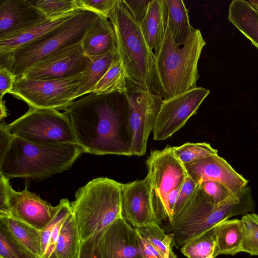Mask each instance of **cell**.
<instances>
[{"label": "cell", "mask_w": 258, "mask_h": 258, "mask_svg": "<svg viewBox=\"0 0 258 258\" xmlns=\"http://www.w3.org/2000/svg\"><path fill=\"white\" fill-rule=\"evenodd\" d=\"M0 258H39L28 250L0 224Z\"/></svg>", "instance_id": "cell-33"}, {"label": "cell", "mask_w": 258, "mask_h": 258, "mask_svg": "<svg viewBox=\"0 0 258 258\" xmlns=\"http://www.w3.org/2000/svg\"><path fill=\"white\" fill-rule=\"evenodd\" d=\"M0 109H1V114H0V118L1 120H2L3 118L7 116V112L6 107L5 105V102L2 100V99H0Z\"/></svg>", "instance_id": "cell-45"}, {"label": "cell", "mask_w": 258, "mask_h": 258, "mask_svg": "<svg viewBox=\"0 0 258 258\" xmlns=\"http://www.w3.org/2000/svg\"><path fill=\"white\" fill-rule=\"evenodd\" d=\"M206 45L201 31L194 28L182 46L174 41L168 24L154 58L156 92L163 100L197 87L198 63Z\"/></svg>", "instance_id": "cell-2"}, {"label": "cell", "mask_w": 258, "mask_h": 258, "mask_svg": "<svg viewBox=\"0 0 258 258\" xmlns=\"http://www.w3.org/2000/svg\"><path fill=\"white\" fill-rule=\"evenodd\" d=\"M176 157L183 164L192 162L218 154V150L206 142L185 143L173 147Z\"/></svg>", "instance_id": "cell-31"}, {"label": "cell", "mask_w": 258, "mask_h": 258, "mask_svg": "<svg viewBox=\"0 0 258 258\" xmlns=\"http://www.w3.org/2000/svg\"><path fill=\"white\" fill-rule=\"evenodd\" d=\"M104 231L81 241L78 258H101L98 248V241Z\"/></svg>", "instance_id": "cell-38"}, {"label": "cell", "mask_w": 258, "mask_h": 258, "mask_svg": "<svg viewBox=\"0 0 258 258\" xmlns=\"http://www.w3.org/2000/svg\"><path fill=\"white\" fill-rule=\"evenodd\" d=\"M198 185L187 175L182 185L174 209L173 219L184 209L193 197Z\"/></svg>", "instance_id": "cell-37"}, {"label": "cell", "mask_w": 258, "mask_h": 258, "mask_svg": "<svg viewBox=\"0 0 258 258\" xmlns=\"http://www.w3.org/2000/svg\"><path fill=\"white\" fill-rule=\"evenodd\" d=\"M209 93L210 90L197 87L162 100L153 130L154 140H164L181 128Z\"/></svg>", "instance_id": "cell-11"}, {"label": "cell", "mask_w": 258, "mask_h": 258, "mask_svg": "<svg viewBox=\"0 0 258 258\" xmlns=\"http://www.w3.org/2000/svg\"><path fill=\"white\" fill-rule=\"evenodd\" d=\"M83 153L76 143L44 145L14 136L0 159V174L9 180L14 177L41 180L69 170Z\"/></svg>", "instance_id": "cell-3"}, {"label": "cell", "mask_w": 258, "mask_h": 258, "mask_svg": "<svg viewBox=\"0 0 258 258\" xmlns=\"http://www.w3.org/2000/svg\"><path fill=\"white\" fill-rule=\"evenodd\" d=\"M184 166L187 175L198 186L205 181H214L223 184L235 194L246 186L248 182L218 154L185 164Z\"/></svg>", "instance_id": "cell-16"}, {"label": "cell", "mask_w": 258, "mask_h": 258, "mask_svg": "<svg viewBox=\"0 0 258 258\" xmlns=\"http://www.w3.org/2000/svg\"><path fill=\"white\" fill-rule=\"evenodd\" d=\"M98 248L101 258H143L139 235L123 216L103 231Z\"/></svg>", "instance_id": "cell-15"}, {"label": "cell", "mask_w": 258, "mask_h": 258, "mask_svg": "<svg viewBox=\"0 0 258 258\" xmlns=\"http://www.w3.org/2000/svg\"><path fill=\"white\" fill-rule=\"evenodd\" d=\"M118 0H76L79 9L92 11L109 18Z\"/></svg>", "instance_id": "cell-36"}, {"label": "cell", "mask_w": 258, "mask_h": 258, "mask_svg": "<svg viewBox=\"0 0 258 258\" xmlns=\"http://www.w3.org/2000/svg\"><path fill=\"white\" fill-rule=\"evenodd\" d=\"M58 204L59 209L54 217L41 230V258H57L55 249L60 232L64 220L72 212L71 203L67 199H61Z\"/></svg>", "instance_id": "cell-25"}, {"label": "cell", "mask_w": 258, "mask_h": 258, "mask_svg": "<svg viewBox=\"0 0 258 258\" xmlns=\"http://www.w3.org/2000/svg\"><path fill=\"white\" fill-rule=\"evenodd\" d=\"M211 203L218 206L233 198L235 195L223 184L208 180L199 185Z\"/></svg>", "instance_id": "cell-35"}, {"label": "cell", "mask_w": 258, "mask_h": 258, "mask_svg": "<svg viewBox=\"0 0 258 258\" xmlns=\"http://www.w3.org/2000/svg\"><path fill=\"white\" fill-rule=\"evenodd\" d=\"M79 9L64 16L45 21L15 35L0 40V51H14L57 27L74 15Z\"/></svg>", "instance_id": "cell-23"}, {"label": "cell", "mask_w": 258, "mask_h": 258, "mask_svg": "<svg viewBox=\"0 0 258 258\" xmlns=\"http://www.w3.org/2000/svg\"><path fill=\"white\" fill-rule=\"evenodd\" d=\"M16 80L11 71L6 69H0V99L6 93H9Z\"/></svg>", "instance_id": "cell-40"}, {"label": "cell", "mask_w": 258, "mask_h": 258, "mask_svg": "<svg viewBox=\"0 0 258 258\" xmlns=\"http://www.w3.org/2000/svg\"><path fill=\"white\" fill-rule=\"evenodd\" d=\"M242 252L258 256V215L247 213L242 217Z\"/></svg>", "instance_id": "cell-32"}, {"label": "cell", "mask_w": 258, "mask_h": 258, "mask_svg": "<svg viewBox=\"0 0 258 258\" xmlns=\"http://www.w3.org/2000/svg\"><path fill=\"white\" fill-rule=\"evenodd\" d=\"M138 234L143 258H164V255L147 239L138 233Z\"/></svg>", "instance_id": "cell-41"}, {"label": "cell", "mask_w": 258, "mask_h": 258, "mask_svg": "<svg viewBox=\"0 0 258 258\" xmlns=\"http://www.w3.org/2000/svg\"><path fill=\"white\" fill-rule=\"evenodd\" d=\"M99 16L92 11L79 9L60 25L15 50L12 72L16 79L42 59L81 43Z\"/></svg>", "instance_id": "cell-6"}, {"label": "cell", "mask_w": 258, "mask_h": 258, "mask_svg": "<svg viewBox=\"0 0 258 258\" xmlns=\"http://www.w3.org/2000/svg\"><path fill=\"white\" fill-rule=\"evenodd\" d=\"M0 224L28 250L42 257L40 230L9 216H0Z\"/></svg>", "instance_id": "cell-24"}, {"label": "cell", "mask_w": 258, "mask_h": 258, "mask_svg": "<svg viewBox=\"0 0 258 258\" xmlns=\"http://www.w3.org/2000/svg\"><path fill=\"white\" fill-rule=\"evenodd\" d=\"M249 2L255 9L258 10V0L249 1Z\"/></svg>", "instance_id": "cell-46"}, {"label": "cell", "mask_w": 258, "mask_h": 258, "mask_svg": "<svg viewBox=\"0 0 258 258\" xmlns=\"http://www.w3.org/2000/svg\"><path fill=\"white\" fill-rule=\"evenodd\" d=\"M14 136L7 128V124L2 122L0 125V159L9 149Z\"/></svg>", "instance_id": "cell-42"}, {"label": "cell", "mask_w": 258, "mask_h": 258, "mask_svg": "<svg viewBox=\"0 0 258 258\" xmlns=\"http://www.w3.org/2000/svg\"><path fill=\"white\" fill-rule=\"evenodd\" d=\"M81 45L84 54L89 58L117 52L116 36L111 22L99 16Z\"/></svg>", "instance_id": "cell-18"}, {"label": "cell", "mask_w": 258, "mask_h": 258, "mask_svg": "<svg viewBox=\"0 0 258 258\" xmlns=\"http://www.w3.org/2000/svg\"><path fill=\"white\" fill-rule=\"evenodd\" d=\"M216 246L214 257L234 255L242 252V223L238 219H226L215 225Z\"/></svg>", "instance_id": "cell-21"}, {"label": "cell", "mask_w": 258, "mask_h": 258, "mask_svg": "<svg viewBox=\"0 0 258 258\" xmlns=\"http://www.w3.org/2000/svg\"><path fill=\"white\" fill-rule=\"evenodd\" d=\"M121 208L122 216L134 227L159 224L153 206L148 175L143 179L122 184Z\"/></svg>", "instance_id": "cell-14"}, {"label": "cell", "mask_w": 258, "mask_h": 258, "mask_svg": "<svg viewBox=\"0 0 258 258\" xmlns=\"http://www.w3.org/2000/svg\"><path fill=\"white\" fill-rule=\"evenodd\" d=\"M228 18L258 49V13L249 1L233 0Z\"/></svg>", "instance_id": "cell-19"}, {"label": "cell", "mask_w": 258, "mask_h": 258, "mask_svg": "<svg viewBox=\"0 0 258 258\" xmlns=\"http://www.w3.org/2000/svg\"><path fill=\"white\" fill-rule=\"evenodd\" d=\"M7 206L9 216L42 230L56 214L59 204L53 206L26 188L22 191L8 186Z\"/></svg>", "instance_id": "cell-13"}, {"label": "cell", "mask_w": 258, "mask_h": 258, "mask_svg": "<svg viewBox=\"0 0 258 258\" xmlns=\"http://www.w3.org/2000/svg\"><path fill=\"white\" fill-rule=\"evenodd\" d=\"M134 228L164 256L167 255L169 258H177L172 248L173 235L166 234L159 224L152 223Z\"/></svg>", "instance_id": "cell-30"}, {"label": "cell", "mask_w": 258, "mask_h": 258, "mask_svg": "<svg viewBox=\"0 0 258 258\" xmlns=\"http://www.w3.org/2000/svg\"><path fill=\"white\" fill-rule=\"evenodd\" d=\"M121 185L113 179L99 177L76 192L71 205L81 241L105 230L122 217Z\"/></svg>", "instance_id": "cell-4"}, {"label": "cell", "mask_w": 258, "mask_h": 258, "mask_svg": "<svg viewBox=\"0 0 258 258\" xmlns=\"http://www.w3.org/2000/svg\"><path fill=\"white\" fill-rule=\"evenodd\" d=\"M0 216H9L7 206L8 186L9 179L0 174Z\"/></svg>", "instance_id": "cell-43"}, {"label": "cell", "mask_w": 258, "mask_h": 258, "mask_svg": "<svg viewBox=\"0 0 258 258\" xmlns=\"http://www.w3.org/2000/svg\"><path fill=\"white\" fill-rule=\"evenodd\" d=\"M47 19H54L78 9L76 0H30Z\"/></svg>", "instance_id": "cell-34"}, {"label": "cell", "mask_w": 258, "mask_h": 258, "mask_svg": "<svg viewBox=\"0 0 258 258\" xmlns=\"http://www.w3.org/2000/svg\"><path fill=\"white\" fill-rule=\"evenodd\" d=\"M83 73L69 78L54 80L32 79L22 76L16 79L9 93L25 102L30 108L63 110L75 99Z\"/></svg>", "instance_id": "cell-9"}, {"label": "cell", "mask_w": 258, "mask_h": 258, "mask_svg": "<svg viewBox=\"0 0 258 258\" xmlns=\"http://www.w3.org/2000/svg\"><path fill=\"white\" fill-rule=\"evenodd\" d=\"M148 47L156 52L163 39L165 24L163 0H152L147 13L140 25Z\"/></svg>", "instance_id": "cell-22"}, {"label": "cell", "mask_w": 258, "mask_h": 258, "mask_svg": "<svg viewBox=\"0 0 258 258\" xmlns=\"http://www.w3.org/2000/svg\"><path fill=\"white\" fill-rule=\"evenodd\" d=\"M165 24H168L175 42L184 44L194 28L189 22L188 10L181 0H163Z\"/></svg>", "instance_id": "cell-20"}, {"label": "cell", "mask_w": 258, "mask_h": 258, "mask_svg": "<svg viewBox=\"0 0 258 258\" xmlns=\"http://www.w3.org/2000/svg\"><path fill=\"white\" fill-rule=\"evenodd\" d=\"M154 210L159 224L168 219L167 199L181 187L187 173L184 164L175 156L173 147L155 150L146 161Z\"/></svg>", "instance_id": "cell-8"}, {"label": "cell", "mask_w": 258, "mask_h": 258, "mask_svg": "<svg viewBox=\"0 0 258 258\" xmlns=\"http://www.w3.org/2000/svg\"><path fill=\"white\" fill-rule=\"evenodd\" d=\"M257 13H258V10H257Z\"/></svg>", "instance_id": "cell-48"}, {"label": "cell", "mask_w": 258, "mask_h": 258, "mask_svg": "<svg viewBox=\"0 0 258 258\" xmlns=\"http://www.w3.org/2000/svg\"><path fill=\"white\" fill-rule=\"evenodd\" d=\"M14 51H0V69L12 71L14 64Z\"/></svg>", "instance_id": "cell-44"}, {"label": "cell", "mask_w": 258, "mask_h": 258, "mask_svg": "<svg viewBox=\"0 0 258 258\" xmlns=\"http://www.w3.org/2000/svg\"><path fill=\"white\" fill-rule=\"evenodd\" d=\"M117 94L92 92L63 109L83 152L133 156L127 103L125 106Z\"/></svg>", "instance_id": "cell-1"}, {"label": "cell", "mask_w": 258, "mask_h": 258, "mask_svg": "<svg viewBox=\"0 0 258 258\" xmlns=\"http://www.w3.org/2000/svg\"><path fill=\"white\" fill-rule=\"evenodd\" d=\"M133 18L141 24L152 0H121Z\"/></svg>", "instance_id": "cell-39"}, {"label": "cell", "mask_w": 258, "mask_h": 258, "mask_svg": "<svg viewBox=\"0 0 258 258\" xmlns=\"http://www.w3.org/2000/svg\"><path fill=\"white\" fill-rule=\"evenodd\" d=\"M91 62L83 73L82 80L75 95V99L92 93L94 89L112 63L119 59L118 52L90 58Z\"/></svg>", "instance_id": "cell-26"}, {"label": "cell", "mask_w": 258, "mask_h": 258, "mask_svg": "<svg viewBox=\"0 0 258 258\" xmlns=\"http://www.w3.org/2000/svg\"><path fill=\"white\" fill-rule=\"evenodd\" d=\"M215 246L214 226L184 243L181 251L187 258H214Z\"/></svg>", "instance_id": "cell-29"}, {"label": "cell", "mask_w": 258, "mask_h": 258, "mask_svg": "<svg viewBox=\"0 0 258 258\" xmlns=\"http://www.w3.org/2000/svg\"><path fill=\"white\" fill-rule=\"evenodd\" d=\"M91 62L81 43L58 52L39 61L21 77L38 80L62 79L83 73Z\"/></svg>", "instance_id": "cell-12"}, {"label": "cell", "mask_w": 258, "mask_h": 258, "mask_svg": "<svg viewBox=\"0 0 258 258\" xmlns=\"http://www.w3.org/2000/svg\"><path fill=\"white\" fill-rule=\"evenodd\" d=\"M117 40V52L131 81L142 88L156 92L153 51L148 47L141 27L121 0H118L109 18Z\"/></svg>", "instance_id": "cell-5"}, {"label": "cell", "mask_w": 258, "mask_h": 258, "mask_svg": "<svg viewBox=\"0 0 258 258\" xmlns=\"http://www.w3.org/2000/svg\"><path fill=\"white\" fill-rule=\"evenodd\" d=\"M7 128L14 136L35 144H76L68 117L57 110L30 108Z\"/></svg>", "instance_id": "cell-7"}, {"label": "cell", "mask_w": 258, "mask_h": 258, "mask_svg": "<svg viewBox=\"0 0 258 258\" xmlns=\"http://www.w3.org/2000/svg\"><path fill=\"white\" fill-rule=\"evenodd\" d=\"M130 77L119 58L114 61L95 86L93 93L97 94H124L128 90Z\"/></svg>", "instance_id": "cell-27"}, {"label": "cell", "mask_w": 258, "mask_h": 258, "mask_svg": "<svg viewBox=\"0 0 258 258\" xmlns=\"http://www.w3.org/2000/svg\"><path fill=\"white\" fill-rule=\"evenodd\" d=\"M47 19L30 0H0V40Z\"/></svg>", "instance_id": "cell-17"}, {"label": "cell", "mask_w": 258, "mask_h": 258, "mask_svg": "<svg viewBox=\"0 0 258 258\" xmlns=\"http://www.w3.org/2000/svg\"><path fill=\"white\" fill-rule=\"evenodd\" d=\"M80 238L72 212L66 218L58 239L55 249L57 258H78Z\"/></svg>", "instance_id": "cell-28"}, {"label": "cell", "mask_w": 258, "mask_h": 258, "mask_svg": "<svg viewBox=\"0 0 258 258\" xmlns=\"http://www.w3.org/2000/svg\"><path fill=\"white\" fill-rule=\"evenodd\" d=\"M164 258H169V257L167 255H165Z\"/></svg>", "instance_id": "cell-47"}, {"label": "cell", "mask_w": 258, "mask_h": 258, "mask_svg": "<svg viewBox=\"0 0 258 258\" xmlns=\"http://www.w3.org/2000/svg\"><path fill=\"white\" fill-rule=\"evenodd\" d=\"M128 108L132 155L146 152L148 137L155 125L162 99L154 92L134 84L123 94Z\"/></svg>", "instance_id": "cell-10"}]
</instances>
